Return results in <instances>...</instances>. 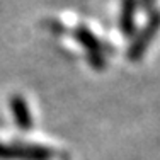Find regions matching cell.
<instances>
[{"label": "cell", "instance_id": "5b68a950", "mask_svg": "<svg viewBox=\"0 0 160 160\" xmlns=\"http://www.w3.org/2000/svg\"><path fill=\"white\" fill-rule=\"evenodd\" d=\"M0 158H16V148L0 143Z\"/></svg>", "mask_w": 160, "mask_h": 160}, {"label": "cell", "instance_id": "277c9868", "mask_svg": "<svg viewBox=\"0 0 160 160\" xmlns=\"http://www.w3.org/2000/svg\"><path fill=\"white\" fill-rule=\"evenodd\" d=\"M135 12H136V0H123L121 16H119V28L123 36L135 34Z\"/></svg>", "mask_w": 160, "mask_h": 160}, {"label": "cell", "instance_id": "6da1fadb", "mask_svg": "<svg viewBox=\"0 0 160 160\" xmlns=\"http://www.w3.org/2000/svg\"><path fill=\"white\" fill-rule=\"evenodd\" d=\"M158 29H160V14L155 12V14H152V17L148 19L147 26L140 31V34L135 38V41H133L131 48H129V51H128L129 60L136 62V60L142 58L143 53L147 51L148 44L152 43V39L155 38V34H157Z\"/></svg>", "mask_w": 160, "mask_h": 160}, {"label": "cell", "instance_id": "7a4b0ae2", "mask_svg": "<svg viewBox=\"0 0 160 160\" xmlns=\"http://www.w3.org/2000/svg\"><path fill=\"white\" fill-rule=\"evenodd\" d=\"M73 36H75V39L87 49V58H89L90 65H92L94 68H99V70L104 68L106 60H104V56H102V46H101L97 38L87 28H83V26H80V28L75 29Z\"/></svg>", "mask_w": 160, "mask_h": 160}, {"label": "cell", "instance_id": "3957f363", "mask_svg": "<svg viewBox=\"0 0 160 160\" xmlns=\"http://www.w3.org/2000/svg\"><path fill=\"white\" fill-rule=\"evenodd\" d=\"M10 109L14 112V119L19 124L21 129H28L32 124V118H31V111L28 108V102L24 101V97L21 96H14L10 99Z\"/></svg>", "mask_w": 160, "mask_h": 160}, {"label": "cell", "instance_id": "8992f818", "mask_svg": "<svg viewBox=\"0 0 160 160\" xmlns=\"http://www.w3.org/2000/svg\"><path fill=\"white\" fill-rule=\"evenodd\" d=\"M143 2L147 3V5H153V2H155V0H143Z\"/></svg>", "mask_w": 160, "mask_h": 160}]
</instances>
